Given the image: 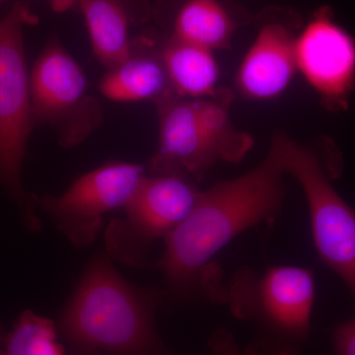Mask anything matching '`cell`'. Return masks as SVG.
<instances>
[{
  "label": "cell",
  "mask_w": 355,
  "mask_h": 355,
  "mask_svg": "<svg viewBox=\"0 0 355 355\" xmlns=\"http://www.w3.org/2000/svg\"><path fill=\"white\" fill-rule=\"evenodd\" d=\"M38 18L17 1L0 19V184L19 207L32 231L41 229L36 216V196L25 191L22 166L33 123L30 71L24 44V28Z\"/></svg>",
  "instance_id": "cell-5"
},
{
  "label": "cell",
  "mask_w": 355,
  "mask_h": 355,
  "mask_svg": "<svg viewBox=\"0 0 355 355\" xmlns=\"http://www.w3.org/2000/svg\"><path fill=\"white\" fill-rule=\"evenodd\" d=\"M284 175L270 149L249 172L200 191L191 214L163 240L153 265L164 277L166 300L225 304L223 275L214 258L241 233L277 219L286 198Z\"/></svg>",
  "instance_id": "cell-1"
},
{
  "label": "cell",
  "mask_w": 355,
  "mask_h": 355,
  "mask_svg": "<svg viewBox=\"0 0 355 355\" xmlns=\"http://www.w3.org/2000/svg\"><path fill=\"white\" fill-rule=\"evenodd\" d=\"M205 355H268L250 343L242 347L227 329H217L209 340V352Z\"/></svg>",
  "instance_id": "cell-17"
},
{
  "label": "cell",
  "mask_w": 355,
  "mask_h": 355,
  "mask_svg": "<svg viewBox=\"0 0 355 355\" xmlns=\"http://www.w3.org/2000/svg\"><path fill=\"white\" fill-rule=\"evenodd\" d=\"M297 71L331 111L349 107L355 88V39L322 8L296 36Z\"/></svg>",
  "instance_id": "cell-10"
},
{
  "label": "cell",
  "mask_w": 355,
  "mask_h": 355,
  "mask_svg": "<svg viewBox=\"0 0 355 355\" xmlns=\"http://www.w3.org/2000/svg\"><path fill=\"white\" fill-rule=\"evenodd\" d=\"M34 128H51L62 148L83 144L101 127L104 108L83 67L53 37L30 71Z\"/></svg>",
  "instance_id": "cell-7"
},
{
  "label": "cell",
  "mask_w": 355,
  "mask_h": 355,
  "mask_svg": "<svg viewBox=\"0 0 355 355\" xmlns=\"http://www.w3.org/2000/svg\"><path fill=\"white\" fill-rule=\"evenodd\" d=\"M296 36L282 20L261 24L238 69L236 83L249 99L266 101L282 95L296 72Z\"/></svg>",
  "instance_id": "cell-11"
},
{
  "label": "cell",
  "mask_w": 355,
  "mask_h": 355,
  "mask_svg": "<svg viewBox=\"0 0 355 355\" xmlns=\"http://www.w3.org/2000/svg\"><path fill=\"white\" fill-rule=\"evenodd\" d=\"M200 191L196 182L182 175H146L123 207L125 216L106 229L109 256L135 268L147 266L151 246L191 214Z\"/></svg>",
  "instance_id": "cell-8"
},
{
  "label": "cell",
  "mask_w": 355,
  "mask_h": 355,
  "mask_svg": "<svg viewBox=\"0 0 355 355\" xmlns=\"http://www.w3.org/2000/svg\"><path fill=\"white\" fill-rule=\"evenodd\" d=\"M161 38L142 33L132 38L120 62L106 69L98 88L106 99L116 103L151 101L174 97L161 55Z\"/></svg>",
  "instance_id": "cell-12"
},
{
  "label": "cell",
  "mask_w": 355,
  "mask_h": 355,
  "mask_svg": "<svg viewBox=\"0 0 355 355\" xmlns=\"http://www.w3.org/2000/svg\"><path fill=\"white\" fill-rule=\"evenodd\" d=\"M162 6L171 7L168 36L212 51L230 43L234 22L219 0H165Z\"/></svg>",
  "instance_id": "cell-15"
},
{
  "label": "cell",
  "mask_w": 355,
  "mask_h": 355,
  "mask_svg": "<svg viewBox=\"0 0 355 355\" xmlns=\"http://www.w3.org/2000/svg\"><path fill=\"white\" fill-rule=\"evenodd\" d=\"M270 149L304 191L318 257L345 282L355 303V210L334 188L313 149L279 133Z\"/></svg>",
  "instance_id": "cell-6"
},
{
  "label": "cell",
  "mask_w": 355,
  "mask_h": 355,
  "mask_svg": "<svg viewBox=\"0 0 355 355\" xmlns=\"http://www.w3.org/2000/svg\"><path fill=\"white\" fill-rule=\"evenodd\" d=\"M58 336L55 322L27 310L2 340L0 355H67Z\"/></svg>",
  "instance_id": "cell-16"
},
{
  "label": "cell",
  "mask_w": 355,
  "mask_h": 355,
  "mask_svg": "<svg viewBox=\"0 0 355 355\" xmlns=\"http://www.w3.org/2000/svg\"><path fill=\"white\" fill-rule=\"evenodd\" d=\"M316 296L312 270L270 266L263 272L243 266L225 284V304L253 327V342L268 355H300L310 338Z\"/></svg>",
  "instance_id": "cell-4"
},
{
  "label": "cell",
  "mask_w": 355,
  "mask_h": 355,
  "mask_svg": "<svg viewBox=\"0 0 355 355\" xmlns=\"http://www.w3.org/2000/svg\"><path fill=\"white\" fill-rule=\"evenodd\" d=\"M160 48L174 97L202 99L216 94L219 67L214 51L170 36L161 38Z\"/></svg>",
  "instance_id": "cell-14"
},
{
  "label": "cell",
  "mask_w": 355,
  "mask_h": 355,
  "mask_svg": "<svg viewBox=\"0 0 355 355\" xmlns=\"http://www.w3.org/2000/svg\"><path fill=\"white\" fill-rule=\"evenodd\" d=\"M6 1V0H0V3H2V2Z\"/></svg>",
  "instance_id": "cell-20"
},
{
  "label": "cell",
  "mask_w": 355,
  "mask_h": 355,
  "mask_svg": "<svg viewBox=\"0 0 355 355\" xmlns=\"http://www.w3.org/2000/svg\"><path fill=\"white\" fill-rule=\"evenodd\" d=\"M333 345L336 355H355V315L336 327Z\"/></svg>",
  "instance_id": "cell-18"
},
{
  "label": "cell",
  "mask_w": 355,
  "mask_h": 355,
  "mask_svg": "<svg viewBox=\"0 0 355 355\" xmlns=\"http://www.w3.org/2000/svg\"><path fill=\"white\" fill-rule=\"evenodd\" d=\"M165 301L164 289L132 286L98 254L57 324L67 355H171L155 324Z\"/></svg>",
  "instance_id": "cell-2"
},
{
  "label": "cell",
  "mask_w": 355,
  "mask_h": 355,
  "mask_svg": "<svg viewBox=\"0 0 355 355\" xmlns=\"http://www.w3.org/2000/svg\"><path fill=\"white\" fill-rule=\"evenodd\" d=\"M233 93L219 88L202 99L169 97L156 103L158 146L148 163L150 174H177L202 181L219 162L239 163L253 139L231 123Z\"/></svg>",
  "instance_id": "cell-3"
},
{
  "label": "cell",
  "mask_w": 355,
  "mask_h": 355,
  "mask_svg": "<svg viewBox=\"0 0 355 355\" xmlns=\"http://www.w3.org/2000/svg\"><path fill=\"white\" fill-rule=\"evenodd\" d=\"M146 176L144 166L111 161L86 173L60 196L37 197V205L78 249L90 246L112 210L123 209Z\"/></svg>",
  "instance_id": "cell-9"
},
{
  "label": "cell",
  "mask_w": 355,
  "mask_h": 355,
  "mask_svg": "<svg viewBox=\"0 0 355 355\" xmlns=\"http://www.w3.org/2000/svg\"><path fill=\"white\" fill-rule=\"evenodd\" d=\"M51 10L55 13H64L76 8V0H46Z\"/></svg>",
  "instance_id": "cell-19"
},
{
  "label": "cell",
  "mask_w": 355,
  "mask_h": 355,
  "mask_svg": "<svg viewBox=\"0 0 355 355\" xmlns=\"http://www.w3.org/2000/svg\"><path fill=\"white\" fill-rule=\"evenodd\" d=\"M74 11L83 16L93 53L105 69L128 55L133 28L153 17L148 0H76Z\"/></svg>",
  "instance_id": "cell-13"
}]
</instances>
